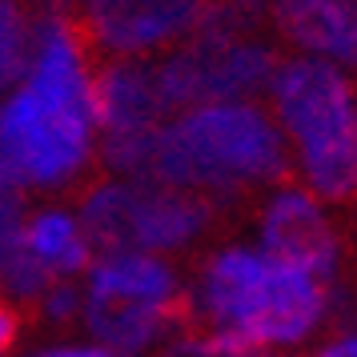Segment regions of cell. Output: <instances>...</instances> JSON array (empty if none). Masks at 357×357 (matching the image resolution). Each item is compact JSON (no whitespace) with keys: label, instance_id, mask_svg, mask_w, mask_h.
Instances as JSON below:
<instances>
[{"label":"cell","instance_id":"obj_1","mask_svg":"<svg viewBox=\"0 0 357 357\" xmlns=\"http://www.w3.org/2000/svg\"><path fill=\"white\" fill-rule=\"evenodd\" d=\"M100 56L77 13L36 8L29 68L0 100V185L29 201L81 193L100 169Z\"/></svg>","mask_w":357,"mask_h":357},{"label":"cell","instance_id":"obj_3","mask_svg":"<svg viewBox=\"0 0 357 357\" xmlns=\"http://www.w3.org/2000/svg\"><path fill=\"white\" fill-rule=\"evenodd\" d=\"M357 317L345 289L265 253L249 233L217 237L189 265V321L261 354H309Z\"/></svg>","mask_w":357,"mask_h":357},{"label":"cell","instance_id":"obj_19","mask_svg":"<svg viewBox=\"0 0 357 357\" xmlns=\"http://www.w3.org/2000/svg\"><path fill=\"white\" fill-rule=\"evenodd\" d=\"M261 357H309V354H261Z\"/></svg>","mask_w":357,"mask_h":357},{"label":"cell","instance_id":"obj_18","mask_svg":"<svg viewBox=\"0 0 357 357\" xmlns=\"http://www.w3.org/2000/svg\"><path fill=\"white\" fill-rule=\"evenodd\" d=\"M345 225H349V249H357V209H349V221Z\"/></svg>","mask_w":357,"mask_h":357},{"label":"cell","instance_id":"obj_5","mask_svg":"<svg viewBox=\"0 0 357 357\" xmlns=\"http://www.w3.org/2000/svg\"><path fill=\"white\" fill-rule=\"evenodd\" d=\"M281 40L269 24V8L209 4L205 24L189 45L153 61L173 116L197 105L265 100L281 68Z\"/></svg>","mask_w":357,"mask_h":357},{"label":"cell","instance_id":"obj_2","mask_svg":"<svg viewBox=\"0 0 357 357\" xmlns=\"http://www.w3.org/2000/svg\"><path fill=\"white\" fill-rule=\"evenodd\" d=\"M100 173L149 177L229 209L293 177L289 145L265 100L197 105L149 137L100 141Z\"/></svg>","mask_w":357,"mask_h":357},{"label":"cell","instance_id":"obj_10","mask_svg":"<svg viewBox=\"0 0 357 357\" xmlns=\"http://www.w3.org/2000/svg\"><path fill=\"white\" fill-rule=\"evenodd\" d=\"M0 241H17L52 281H84V273L97 261V241L84 225L77 201L68 197L29 201L4 189Z\"/></svg>","mask_w":357,"mask_h":357},{"label":"cell","instance_id":"obj_13","mask_svg":"<svg viewBox=\"0 0 357 357\" xmlns=\"http://www.w3.org/2000/svg\"><path fill=\"white\" fill-rule=\"evenodd\" d=\"M36 45V8L24 4H0V81L13 84L29 68Z\"/></svg>","mask_w":357,"mask_h":357},{"label":"cell","instance_id":"obj_7","mask_svg":"<svg viewBox=\"0 0 357 357\" xmlns=\"http://www.w3.org/2000/svg\"><path fill=\"white\" fill-rule=\"evenodd\" d=\"M84 225L97 241V253L132 249L153 257H201L213 245L221 209L197 193L161 185L149 177H97L77 193Z\"/></svg>","mask_w":357,"mask_h":357},{"label":"cell","instance_id":"obj_11","mask_svg":"<svg viewBox=\"0 0 357 357\" xmlns=\"http://www.w3.org/2000/svg\"><path fill=\"white\" fill-rule=\"evenodd\" d=\"M97 109L105 141L149 137V132L161 129L165 121H173V109L161 93L153 61H100Z\"/></svg>","mask_w":357,"mask_h":357},{"label":"cell","instance_id":"obj_8","mask_svg":"<svg viewBox=\"0 0 357 357\" xmlns=\"http://www.w3.org/2000/svg\"><path fill=\"white\" fill-rule=\"evenodd\" d=\"M249 237L277 261L341 285V269L349 261V225L341 221V209L325 205L293 177L253 201Z\"/></svg>","mask_w":357,"mask_h":357},{"label":"cell","instance_id":"obj_12","mask_svg":"<svg viewBox=\"0 0 357 357\" xmlns=\"http://www.w3.org/2000/svg\"><path fill=\"white\" fill-rule=\"evenodd\" d=\"M269 24L285 52L321 56L357 73V0H281Z\"/></svg>","mask_w":357,"mask_h":357},{"label":"cell","instance_id":"obj_6","mask_svg":"<svg viewBox=\"0 0 357 357\" xmlns=\"http://www.w3.org/2000/svg\"><path fill=\"white\" fill-rule=\"evenodd\" d=\"M189 321V269L181 261L109 249L84 273L81 333L113 357H153Z\"/></svg>","mask_w":357,"mask_h":357},{"label":"cell","instance_id":"obj_16","mask_svg":"<svg viewBox=\"0 0 357 357\" xmlns=\"http://www.w3.org/2000/svg\"><path fill=\"white\" fill-rule=\"evenodd\" d=\"M8 357H113L105 345H97L84 333H40V337L24 341L20 349Z\"/></svg>","mask_w":357,"mask_h":357},{"label":"cell","instance_id":"obj_14","mask_svg":"<svg viewBox=\"0 0 357 357\" xmlns=\"http://www.w3.org/2000/svg\"><path fill=\"white\" fill-rule=\"evenodd\" d=\"M29 321L45 333H81L84 321V281H52L49 293L36 301Z\"/></svg>","mask_w":357,"mask_h":357},{"label":"cell","instance_id":"obj_4","mask_svg":"<svg viewBox=\"0 0 357 357\" xmlns=\"http://www.w3.org/2000/svg\"><path fill=\"white\" fill-rule=\"evenodd\" d=\"M265 105L289 145L293 181L341 213L357 209V73L285 52Z\"/></svg>","mask_w":357,"mask_h":357},{"label":"cell","instance_id":"obj_15","mask_svg":"<svg viewBox=\"0 0 357 357\" xmlns=\"http://www.w3.org/2000/svg\"><path fill=\"white\" fill-rule=\"evenodd\" d=\"M153 357H253V354L245 345H237V341L221 337V333H209L201 325L185 321Z\"/></svg>","mask_w":357,"mask_h":357},{"label":"cell","instance_id":"obj_9","mask_svg":"<svg viewBox=\"0 0 357 357\" xmlns=\"http://www.w3.org/2000/svg\"><path fill=\"white\" fill-rule=\"evenodd\" d=\"M201 0H89L77 8L100 61H161L205 24Z\"/></svg>","mask_w":357,"mask_h":357},{"label":"cell","instance_id":"obj_17","mask_svg":"<svg viewBox=\"0 0 357 357\" xmlns=\"http://www.w3.org/2000/svg\"><path fill=\"white\" fill-rule=\"evenodd\" d=\"M309 357H357V317L333 325V329L309 349Z\"/></svg>","mask_w":357,"mask_h":357}]
</instances>
